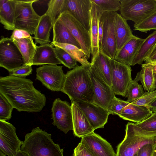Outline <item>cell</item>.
<instances>
[{"label":"cell","mask_w":156,"mask_h":156,"mask_svg":"<svg viewBox=\"0 0 156 156\" xmlns=\"http://www.w3.org/2000/svg\"><path fill=\"white\" fill-rule=\"evenodd\" d=\"M104 12H116L121 7L120 0H91Z\"/></svg>","instance_id":"33"},{"label":"cell","mask_w":156,"mask_h":156,"mask_svg":"<svg viewBox=\"0 0 156 156\" xmlns=\"http://www.w3.org/2000/svg\"><path fill=\"white\" fill-rule=\"evenodd\" d=\"M87 69L93 89V103L108 110L112 100L115 96L113 90L103 80L92 65Z\"/></svg>","instance_id":"10"},{"label":"cell","mask_w":156,"mask_h":156,"mask_svg":"<svg viewBox=\"0 0 156 156\" xmlns=\"http://www.w3.org/2000/svg\"><path fill=\"white\" fill-rule=\"evenodd\" d=\"M32 66L24 64L9 73V75L24 77L32 73Z\"/></svg>","instance_id":"41"},{"label":"cell","mask_w":156,"mask_h":156,"mask_svg":"<svg viewBox=\"0 0 156 156\" xmlns=\"http://www.w3.org/2000/svg\"><path fill=\"white\" fill-rule=\"evenodd\" d=\"M153 63L154 69V71H155V73H156V67L155 64H154V63ZM155 88L156 89V82H155Z\"/></svg>","instance_id":"49"},{"label":"cell","mask_w":156,"mask_h":156,"mask_svg":"<svg viewBox=\"0 0 156 156\" xmlns=\"http://www.w3.org/2000/svg\"><path fill=\"white\" fill-rule=\"evenodd\" d=\"M55 50L57 58L65 66L71 69L74 68L77 65V62L65 50L56 47H55Z\"/></svg>","instance_id":"34"},{"label":"cell","mask_w":156,"mask_h":156,"mask_svg":"<svg viewBox=\"0 0 156 156\" xmlns=\"http://www.w3.org/2000/svg\"><path fill=\"white\" fill-rule=\"evenodd\" d=\"M73 133L79 138L90 134L94 130L78 104L71 101Z\"/></svg>","instance_id":"18"},{"label":"cell","mask_w":156,"mask_h":156,"mask_svg":"<svg viewBox=\"0 0 156 156\" xmlns=\"http://www.w3.org/2000/svg\"><path fill=\"white\" fill-rule=\"evenodd\" d=\"M66 75L62 92L67 95L71 101L93 103V89L87 69L77 65Z\"/></svg>","instance_id":"2"},{"label":"cell","mask_w":156,"mask_h":156,"mask_svg":"<svg viewBox=\"0 0 156 156\" xmlns=\"http://www.w3.org/2000/svg\"><path fill=\"white\" fill-rule=\"evenodd\" d=\"M142 85L133 80L129 84L127 90L126 101L131 103L139 98L144 94Z\"/></svg>","instance_id":"35"},{"label":"cell","mask_w":156,"mask_h":156,"mask_svg":"<svg viewBox=\"0 0 156 156\" xmlns=\"http://www.w3.org/2000/svg\"><path fill=\"white\" fill-rule=\"evenodd\" d=\"M154 144H148L143 146L137 152V156H152Z\"/></svg>","instance_id":"42"},{"label":"cell","mask_w":156,"mask_h":156,"mask_svg":"<svg viewBox=\"0 0 156 156\" xmlns=\"http://www.w3.org/2000/svg\"><path fill=\"white\" fill-rule=\"evenodd\" d=\"M53 25L48 15L44 13L41 16L34 34L35 44H39L41 45L51 43L50 39V36Z\"/></svg>","instance_id":"26"},{"label":"cell","mask_w":156,"mask_h":156,"mask_svg":"<svg viewBox=\"0 0 156 156\" xmlns=\"http://www.w3.org/2000/svg\"><path fill=\"white\" fill-rule=\"evenodd\" d=\"M149 107L153 113L156 112V98L150 104Z\"/></svg>","instance_id":"47"},{"label":"cell","mask_w":156,"mask_h":156,"mask_svg":"<svg viewBox=\"0 0 156 156\" xmlns=\"http://www.w3.org/2000/svg\"><path fill=\"white\" fill-rule=\"evenodd\" d=\"M133 156H137V154H136Z\"/></svg>","instance_id":"52"},{"label":"cell","mask_w":156,"mask_h":156,"mask_svg":"<svg viewBox=\"0 0 156 156\" xmlns=\"http://www.w3.org/2000/svg\"><path fill=\"white\" fill-rule=\"evenodd\" d=\"M116 12H105L102 15L103 31L100 49L108 57L114 59L116 54L115 25Z\"/></svg>","instance_id":"12"},{"label":"cell","mask_w":156,"mask_h":156,"mask_svg":"<svg viewBox=\"0 0 156 156\" xmlns=\"http://www.w3.org/2000/svg\"><path fill=\"white\" fill-rule=\"evenodd\" d=\"M65 0H51L48 4V9L45 13L50 17L53 24L63 12Z\"/></svg>","instance_id":"32"},{"label":"cell","mask_w":156,"mask_h":156,"mask_svg":"<svg viewBox=\"0 0 156 156\" xmlns=\"http://www.w3.org/2000/svg\"><path fill=\"white\" fill-rule=\"evenodd\" d=\"M120 15L138 24L156 11V0H120Z\"/></svg>","instance_id":"5"},{"label":"cell","mask_w":156,"mask_h":156,"mask_svg":"<svg viewBox=\"0 0 156 156\" xmlns=\"http://www.w3.org/2000/svg\"><path fill=\"white\" fill-rule=\"evenodd\" d=\"M31 37L30 34L27 31L15 28L13 31L10 38L12 39H21Z\"/></svg>","instance_id":"44"},{"label":"cell","mask_w":156,"mask_h":156,"mask_svg":"<svg viewBox=\"0 0 156 156\" xmlns=\"http://www.w3.org/2000/svg\"><path fill=\"white\" fill-rule=\"evenodd\" d=\"M67 28L79 43L81 49L88 59L91 54V46L89 33L68 11L62 12L58 18Z\"/></svg>","instance_id":"7"},{"label":"cell","mask_w":156,"mask_h":156,"mask_svg":"<svg viewBox=\"0 0 156 156\" xmlns=\"http://www.w3.org/2000/svg\"><path fill=\"white\" fill-rule=\"evenodd\" d=\"M31 80L12 76L0 77V93L19 112H40L45 105V95L36 89Z\"/></svg>","instance_id":"1"},{"label":"cell","mask_w":156,"mask_h":156,"mask_svg":"<svg viewBox=\"0 0 156 156\" xmlns=\"http://www.w3.org/2000/svg\"><path fill=\"white\" fill-rule=\"evenodd\" d=\"M145 39L133 35L116 53L114 59L120 63L131 66L132 61Z\"/></svg>","instance_id":"20"},{"label":"cell","mask_w":156,"mask_h":156,"mask_svg":"<svg viewBox=\"0 0 156 156\" xmlns=\"http://www.w3.org/2000/svg\"><path fill=\"white\" fill-rule=\"evenodd\" d=\"M53 46L62 48L72 58L87 69L89 68L91 64L90 62L83 51L76 46L67 44L51 43Z\"/></svg>","instance_id":"31"},{"label":"cell","mask_w":156,"mask_h":156,"mask_svg":"<svg viewBox=\"0 0 156 156\" xmlns=\"http://www.w3.org/2000/svg\"><path fill=\"white\" fill-rule=\"evenodd\" d=\"M142 69L137 74L134 81L137 82L140 81L144 90L148 92L155 90L156 74L153 63L142 64Z\"/></svg>","instance_id":"24"},{"label":"cell","mask_w":156,"mask_h":156,"mask_svg":"<svg viewBox=\"0 0 156 156\" xmlns=\"http://www.w3.org/2000/svg\"></svg>","instance_id":"53"},{"label":"cell","mask_w":156,"mask_h":156,"mask_svg":"<svg viewBox=\"0 0 156 156\" xmlns=\"http://www.w3.org/2000/svg\"><path fill=\"white\" fill-rule=\"evenodd\" d=\"M91 63L99 74L110 87H112L111 71L109 58L100 51Z\"/></svg>","instance_id":"29"},{"label":"cell","mask_w":156,"mask_h":156,"mask_svg":"<svg viewBox=\"0 0 156 156\" xmlns=\"http://www.w3.org/2000/svg\"><path fill=\"white\" fill-rule=\"evenodd\" d=\"M23 143L17 136L13 125L0 120V151L8 156H15L20 150Z\"/></svg>","instance_id":"13"},{"label":"cell","mask_w":156,"mask_h":156,"mask_svg":"<svg viewBox=\"0 0 156 156\" xmlns=\"http://www.w3.org/2000/svg\"><path fill=\"white\" fill-rule=\"evenodd\" d=\"M156 43V30L145 39L134 58L132 66L136 64L142 65L148 57Z\"/></svg>","instance_id":"30"},{"label":"cell","mask_w":156,"mask_h":156,"mask_svg":"<svg viewBox=\"0 0 156 156\" xmlns=\"http://www.w3.org/2000/svg\"><path fill=\"white\" fill-rule=\"evenodd\" d=\"M91 0H65L64 11L69 12L89 33Z\"/></svg>","instance_id":"15"},{"label":"cell","mask_w":156,"mask_h":156,"mask_svg":"<svg viewBox=\"0 0 156 156\" xmlns=\"http://www.w3.org/2000/svg\"><path fill=\"white\" fill-rule=\"evenodd\" d=\"M112 87L115 94L126 97L128 86L133 80L130 66L109 58Z\"/></svg>","instance_id":"8"},{"label":"cell","mask_w":156,"mask_h":156,"mask_svg":"<svg viewBox=\"0 0 156 156\" xmlns=\"http://www.w3.org/2000/svg\"><path fill=\"white\" fill-rule=\"evenodd\" d=\"M101 16L100 18L98 26V39L99 46L101 43L103 31V22Z\"/></svg>","instance_id":"46"},{"label":"cell","mask_w":156,"mask_h":156,"mask_svg":"<svg viewBox=\"0 0 156 156\" xmlns=\"http://www.w3.org/2000/svg\"><path fill=\"white\" fill-rule=\"evenodd\" d=\"M138 128L149 132H156V112L141 122L134 123Z\"/></svg>","instance_id":"38"},{"label":"cell","mask_w":156,"mask_h":156,"mask_svg":"<svg viewBox=\"0 0 156 156\" xmlns=\"http://www.w3.org/2000/svg\"><path fill=\"white\" fill-rule=\"evenodd\" d=\"M15 156H29L25 152L20 150Z\"/></svg>","instance_id":"48"},{"label":"cell","mask_w":156,"mask_h":156,"mask_svg":"<svg viewBox=\"0 0 156 156\" xmlns=\"http://www.w3.org/2000/svg\"><path fill=\"white\" fill-rule=\"evenodd\" d=\"M51 110L54 126L66 134L73 130L72 108L68 102L56 98L53 103Z\"/></svg>","instance_id":"14"},{"label":"cell","mask_w":156,"mask_h":156,"mask_svg":"<svg viewBox=\"0 0 156 156\" xmlns=\"http://www.w3.org/2000/svg\"><path fill=\"white\" fill-rule=\"evenodd\" d=\"M13 108L7 99L0 93V120L6 121L10 119Z\"/></svg>","instance_id":"36"},{"label":"cell","mask_w":156,"mask_h":156,"mask_svg":"<svg viewBox=\"0 0 156 156\" xmlns=\"http://www.w3.org/2000/svg\"><path fill=\"white\" fill-rule=\"evenodd\" d=\"M73 156H93L80 143L74 150Z\"/></svg>","instance_id":"43"},{"label":"cell","mask_w":156,"mask_h":156,"mask_svg":"<svg viewBox=\"0 0 156 156\" xmlns=\"http://www.w3.org/2000/svg\"><path fill=\"white\" fill-rule=\"evenodd\" d=\"M12 40L20 51L24 64L32 66L37 45L34 43L32 37Z\"/></svg>","instance_id":"28"},{"label":"cell","mask_w":156,"mask_h":156,"mask_svg":"<svg viewBox=\"0 0 156 156\" xmlns=\"http://www.w3.org/2000/svg\"><path fill=\"white\" fill-rule=\"evenodd\" d=\"M129 103L115 96L112 100L108 111L110 114L116 115L119 116L123 108Z\"/></svg>","instance_id":"39"},{"label":"cell","mask_w":156,"mask_h":156,"mask_svg":"<svg viewBox=\"0 0 156 156\" xmlns=\"http://www.w3.org/2000/svg\"><path fill=\"white\" fill-rule=\"evenodd\" d=\"M62 68L57 65H43L36 69V79L51 91H61L66 77Z\"/></svg>","instance_id":"9"},{"label":"cell","mask_w":156,"mask_h":156,"mask_svg":"<svg viewBox=\"0 0 156 156\" xmlns=\"http://www.w3.org/2000/svg\"><path fill=\"white\" fill-rule=\"evenodd\" d=\"M62 64L57 58L55 47L51 43L37 46L33 65H57Z\"/></svg>","instance_id":"21"},{"label":"cell","mask_w":156,"mask_h":156,"mask_svg":"<svg viewBox=\"0 0 156 156\" xmlns=\"http://www.w3.org/2000/svg\"><path fill=\"white\" fill-rule=\"evenodd\" d=\"M24 64L21 54L12 39L2 36L0 40V66L10 73Z\"/></svg>","instance_id":"11"},{"label":"cell","mask_w":156,"mask_h":156,"mask_svg":"<svg viewBox=\"0 0 156 156\" xmlns=\"http://www.w3.org/2000/svg\"><path fill=\"white\" fill-rule=\"evenodd\" d=\"M154 64H155L156 67V62H154Z\"/></svg>","instance_id":"51"},{"label":"cell","mask_w":156,"mask_h":156,"mask_svg":"<svg viewBox=\"0 0 156 156\" xmlns=\"http://www.w3.org/2000/svg\"><path fill=\"white\" fill-rule=\"evenodd\" d=\"M80 143L93 156H116L111 145L94 132L82 137Z\"/></svg>","instance_id":"16"},{"label":"cell","mask_w":156,"mask_h":156,"mask_svg":"<svg viewBox=\"0 0 156 156\" xmlns=\"http://www.w3.org/2000/svg\"><path fill=\"white\" fill-rule=\"evenodd\" d=\"M53 38L51 43L69 44L81 49L79 43L58 19L53 25Z\"/></svg>","instance_id":"27"},{"label":"cell","mask_w":156,"mask_h":156,"mask_svg":"<svg viewBox=\"0 0 156 156\" xmlns=\"http://www.w3.org/2000/svg\"><path fill=\"white\" fill-rule=\"evenodd\" d=\"M76 103L83 112L94 130L104 128L108 122L110 114L107 110L93 103L84 102Z\"/></svg>","instance_id":"17"},{"label":"cell","mask_w":156,"mask_h":156,"mask_svg":"<svg viewBox=\"0 0 156 156\" xmlns=\"http://www.w3.org/2000/svg\"><path fill=\"white\" fill-rule=\"evenodd\" d=\"M15 0H0V21L7 30L15 29Z\"/></svg>","instance_id":"25"},{"label":"cell","mask_w":156,"mask_h":156,"mask_svg":"<svg viewBox=\"0 0 156 156\" xmlns=\"http://www.w3.org/2000/svg\"><path fill=\"white\" fill-rule=\"evenodd\" d=\"M134 30L147 33L151 30H156V11L140 23L134 25Z\"/></svg>","instance_id":"37"},{"label":"cell","mask_w":156,"mask_h":156,"mask_svg":"<svg viewBox=\"0 0 156 156\" xmlns=\"http://www.w3.org/2000/svg\"><path fill=\"white\" fill-rule=\"evenodd\" d=\"M0 156H8L2 152L0 151Z\"/></svg>","instance_id":"50"},{"label":"cell","mask_w":156,"mask_h":156,"mask_svg":"<svg viewBox=\"0 0 156 156\" xmlns=\"http://www.w3.org/2000/svg\"><path fill=\"white\" fill-rule=\"evenodd\" d=\"M123 140L117 147L116 156H133L144 145L156 143V132H149L128 122Z\"/></svg>","instance_id":"4"},{"label":"cell","mask_w":156,"mask_h":156,"mask_svg":"<svg viewBox=\"0 0 156 156\" xmlns=\"http://www.w3.org/2000/svg\"><path fill=\"white\" fill-rule=\"evenodd\" d=\"M15 1V28L25 30L32 35L34 34L41 16L35 12L32 5L38 0Z\"/></svg>","instance_id":"6"},{"label":"cell","mask_w":156,"mask_h":156,"mask_svg":"<svg viewBox=\"0 0 156 156\" xmlns=\"http://www.w3.org/2000/svg\"><path fill=\"white\" fill-rule=\"evenodd\" d=\"M20 150L29 156H64L63 150L54 142L51 135L39 127L26 134Z\"/></svg>","instance_id":"3"},{"label":"cell","mask_w":156,"mask_h":156,"mask_svg":"<svg viewBox=\"0 0 156 156\" xmlns=\"http://www.w3.org/2000/svg\"><path fill=\"white\" fill-rule=\"evenodd\" d=\"M145 61V63H152L156 62V43Z\"/></svg>","instance_id":"45"},{"label":"cell","mask_w":156,"mask_h":156,"mask_svg":"<svg viewBox=\"0 0 156 156\" xmlns=\"http://www.w3.org/2000/svg\"><path fill=\"white\" fill-rule=\"evenodd\" d=\"M156 98V90L151 92L145 91L139 98L131 103L150 108L149 105Z\"/></svg>","instance_id":"40"},{"label":"cell","mask_w":156,"mask_h":156,"mask_svg":"<svg viewBox=\"0 0 156 156\" xmlns=\"http://www.w3.org/2000/svg\"><path fill=\"white\" fill-rule=\"evenodd\" d=\"M115 32L117 53L133 36L127 20L118 13L115 23Z\"/></svg>","instance_id":"23"},{"label":"cell","mask_w":156,"mask_h":156,"mask_svg":"<svg viewBox=\"0 0 156 156\" xmlns=\"http://www.w3.org/2000/svg\"><path fill=\"white\" fill-rule=\"evenodd\" d=\"M103 13L96 5L92 2L89 32L91 41V61L94 59L100 51L98 26L100 18Z\"/></svg>","instance_id":"19"},{"label":"cell","mask_w":156,"mask_h":156,"mask_svg":"<svg viewBox=\"0 0 156 156\" xmlns=\"http://www.w3.org/2000/svg\"><path fill=\"white\" fill-rule=\"evenodd\" d=\"M153 113L148 108L129 103L123 108L119 116L123 119L138 123L148 118Z\"/></svg>","instance_id":"22"}]
</instances>
